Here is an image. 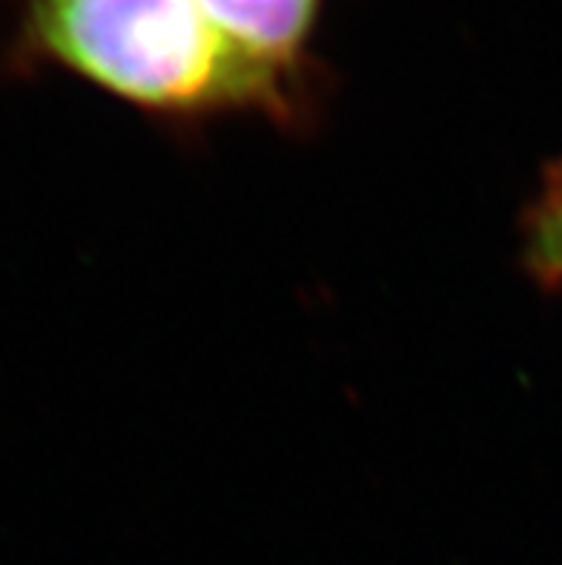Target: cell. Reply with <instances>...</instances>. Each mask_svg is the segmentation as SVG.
Instances as JSON below:
<instances>
[{"mask_svg":"<svg viewBox=\"0 0 562 565\" xmlns=\"http://www.w3.org/2000/svg\"><path fill=\"white\" fill-rule=\"evenodd\" d=\"M330 0H18V50L172 121L305 118Z\"/></svg>","mask_w":562,"mask_h":565,"instance_id":"cell-1","label":"cell"},{"mask_svg":"<svg viewBox=\"0 0 562 565\" xmlns=\"http://www.w3.org/2000/svg\"><path fill=\"white\" fill-rule=\"evenodd\" d=\"M522 256L542 287H562V158L545 170L522 222Z\"/></svg>","mask_w":562,"mask_h":565,"instance_id":"cell-2","label":"cell"}]
</instances>
